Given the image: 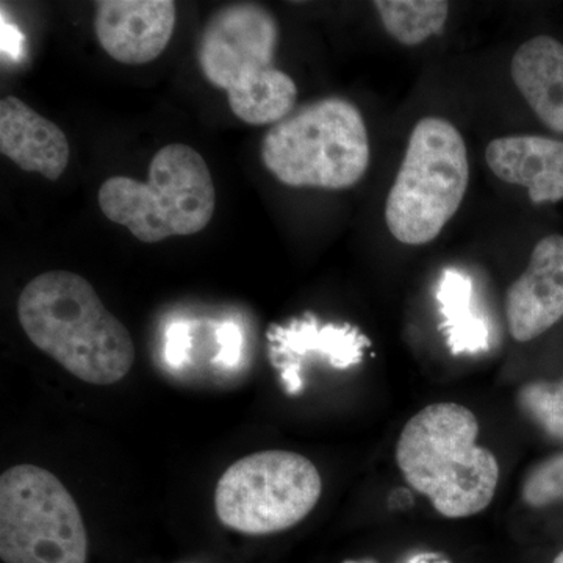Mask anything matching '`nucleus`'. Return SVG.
<instances>
[{"instance_id": "nucleus-19", "label": "nucleus", "mask_w": 563, "mask_h": 563, "mask_svg": "<svg viewBox=\"0 0 563 563\" xmlns=\"http://www.w3.org/2000/svg\"><path fill=\"white\" fill-rule=\"evenodd\" d=\"M192 344L191 325L187 321H173L165 333V362L173 369H180L190 361Z\"/></svg>"}, {"instance_id": "nucleus-7", "label": "nucleus", "mask_w": 563, "mask_h": 563, "mask_svg": "<svg viewBox=\"0 0 563 563\" xmlns=\"http://www.w3.org/2000/svg\"><path fill=\"white\" fill-rule=\"evenodd\" d=\"M0 558L5 563H87L79 507L47 470L18 465L0 477Z\"/></svg>"}, {"instance_id": "nucleus-14", "label": "nucleus", "mask_w": 563, "mask_h": 563, "mask_svg": "<svg viewBox=\"0 0 563 563\" xmlns=\"http://www.w3.org/2000/svg\"><path fill=\"white\" fill-rule=\"evenodd\" d=\"M510 76L539 120L563 133V43L547 35L526 41L510 62Z\"/></svg>"}, {"instance_id": "nucleus-11", "label": "nucleus", "mask_w": 563, "mask_h": 563, "mask_svg": "<svg viewBox=\"0 0 563 563\" xmlns=\"http://www.w3.org/2000/svg\"><path fill=\"white\" fill-rule=\"evenodd\" d=\"M507 324L517 342L550 331L563 318V236H544L533 247L526 272L506 296Z\"/></svg>"}, {"instance_id": "nucleus-18", "label": "nucleus", "mask_w": 563, "mask_h": 563, "mask_svg": "<svg viewBox=\"0 0 563 563\" xmlns=\"http://www.w3.org/2000/svg\"><path fill=\"white\" fill-rule=\"evenodd\" d=\"M521 498L531 507L563 501V453L551 455L526 474Z\"/></svg>"}, {"instance_id": "nucleus-5", "label": "nucleus", "mask_w": 563, "mask_h": 563, "mask_svg": "<svg viewBox=\"0 0 563 563\" xmlns=\"http://www.w3.org/2000/svg\"><path fill=\"white\" fill-rule=\"evenodd\" d=\"M107 220L124 225L143 243L195 235L213 218L217 191L209 166L187 144H168L154 155L150 179L111 177L98 195Z\"/></svg>"}, {"instance_id": "nucleus-17", "label": "nucleus", "mask_w": 563, "mask_h": 563, "mask_svg": "<svg viewBox=\"0 0 563 563\" xmlns=\"http://www.w3.org/2000/svg\"><path fill=\"white\" fill-rule=\"evenodd\" d=\"M521 412L551 439L563 442V377L558 383L536 380L518 390Z\"/></svg>"}, {"instance_id": "nucleus-9", "label": "nucleus", "mask_w": 563, "mask_h": 563, "mask_svg": "<svg viewBox=\"0 0 563 563\" xmlns=\"http://www.w3.org/2000/svg\"><path fill=\"white\" fill-rule=\"evenodd\" d=\"M173 0H99L95 33L99 44L122 65H146L161 57L176 27Z\"/></svg>"}, {"instance_id": "nucleus-12", "label": "nucleus", "mask_w": 563, "mask_h": 563, "mask_svg": "<svg viewBox=\"0 0 563 563\" xmlns=\"http://www.w3.org/2000/svg\"><path fill=\"white\" fill-rule=\"evenodd\" d=\"M485 162L503 181L525 187L533 203L563 201V141L504 136L488 144Z\"/></svg>"}, {"instance_id": "nucleus-2", "label": "nucleus", "mask_w": 563, "mask_h": 563, "mask_svg": "<svg viewBox=\"0 0 563 563\" xmlns=\"http://www.w3.org/2000/svg\"><path fill=\"white\" fill-rule=\"evenodd\" d=\"M479 421L461 404L424 407L404 426L396 463L404 479L446 518L484 512L495 498L499 463L477 444Z\"/></svg>"}, {"instance_id": "nucleus-23", "label": "nucleus", "mask_w": 563, "mask_h": 563, "mask_svg": "<svg viewBox=\"0 0 563 563\" xmlns=\"http://www.w3.org/2000/svg\"><path fill=\"white\" fill-rule=\"evenodd\" d=\"M553 563H563V551L558 555V558L554 559Z\"/></svg>"}, {"instance_id": "nucleus-6", "label": "nucleus", "mask_w": 563, "mask_h": 563, "mask_svg": "<svg viewBox=\"0 0 563 563\" xmlns=\"http://www.w3.org/2000/svg\"><path fill=\"white\" fill-rule=\"evenodd\" d=\"M468 181V151L461 132L443 118H422L385 202L388 231L410 246L431 243L457 213Z\"/></svg>"}, {"instance_id": "nucleus-22", "label": "nucleus", "mask_w": 563, "mask_h": 563, "mask_svg": "<svg viewBox=\"0 0 563 563\" xmlns=\"http://www.w3.org/2000/svg\"><path fill=\"white\" fill-rule=\"evenodd\" d=\"M344 563H376L374 561H347ZM406 563H450L446 558H443L442 554L437 553H420L415 554L412 558L407 559Z\"/></svg>"}, {"instance_id": "nucleus-15", "label": "nucleus", "mask_w": 563, "mask_h": 563, "mask_svg": "<svg viewBox=\"0 0 563 563\" xmlns=\"http://www.w3.org/2000/svg\"><path fill=\"white\" fill-rule=\"evenodd\" d=\"M448 347L454 355L479 354L490 347V325L481 314L468 274L444 269L437 287Z\"/></svg>"}, {"instance_id": "nucleus-21", "label": "nucleus", "mask_w": 563, "mask_h": 563, "mask_svg": "<svg viewBox=\"0 0 563 563\" xmlns=\"http://www.w3.org/2000/svg\"><path fill=\"white\" fill-rule=\"evenodd\" d=\"M21 33L16 27L2 21V52L9 54L11 58H18L21 55Z\"/></svg>"}, {"instance_id": "nucleus-3", "label": "nucleus", "mask_w": 563, "mask_h": 563, "mask_svg": "<svg viewBox=\"0 0 563 563\" xmlns=\"http://www.w3.org/2000/svg\"><path fill=\"white\" fill-rule=\"evenodd\" d=\"M279 25L265 7L233 3L210 18L199 43L203 77L228 92L236 118L251 125L277 124L295 110V80L274 66Z\"/></svg>"}, {"instance_id": "nucleus-10", "label": "nucleus", "mask_w": 563, "mask_h": 563, "mask_svg": "<svg viewBox=\"0 0 563 563\" xmlns=\"http://www.w3.org/2000/svg\"><path fill=\"white\" fill-rule=\"evenodd\" d=\"M269 355L279 369L285 390L298 395L302 390V362L318 358L335 369L358 365L369 340L351 324H320L313 314L274 325L268 332Z\"/></svg>"}, {"instance_id": "nucleus-16", "label": "nucleus", "mask_w": 563, "mask_h": 563, "mask_svg": "<svg viewBox=\"0 0 563 563\" xmlns=\"http://www.w3.org/2000/svg\"><path fill=\"white\" fill-rule=\"evenodd\" d=\"M385 31L404 46H418L444 27L450 3L443 0H377Z\"/></svg>"}, {"instance_id": "nucleus-4", "label": "nucleus", "mask_w": 563, "mask_h": 563, "mask_svg": "<svg viewBox=\"0 0 563 563\" xmlns=\"http://www.w3.org/2000/svg\"><path fill=\"white\" fill-rule=\"evenodd\" d=\"M262 161L287 187L344 190L368 172V131L357 107L342 98L321 99L269 129Z\"/></svg>"}, {"instance_id": "nucleus-13", "label": "nucleus", "mask_w": 563, "mask_h": 563, "mask_svg": "<svg viewBox=\"0 0 563 563\" xmlns=\"http://www.w3.org/2000/svg\"><path fill=\"white\" fill-rule=\"evenodd\" d=\"M0 152L24 172L40 173L52 181L68 168L65 132L16 96L0 101Z\"/></svg>"}, {"instance_id": "nucleus-20", "label": "nucleus", "mask_w": 563, "mask_h": 563, "mask_svg": "<svg viewBox=\"0 0 563 563\" xmlns=\"http://www.w3.org/2000/svg\"><path fill=\"white\" fill-rule=\"evenodd\" d=\"M218 350L214 362L220 363L224 368H235L243 357L244 336L242 328L236 322H221L217 331Z\"/></svg>"}, {"instance_id": "nucleus-8", "label": "nucleus", "mask_w": 563, "mask_h": 563, "mask_svg": "<svg viewBox=\"0 0 563 563\" xmlns=\"http://www.w3.org/2000/svg\"><path fill=\"white\" fill-rule=\"evenodd\" d=\"M320 472L290 451H263L233 463L217 485L214 510L225 528L247 536L287 531L320 501Z\"/></svg>"}, {"instance_id": "nucleus-1", "label": "nucleus", "mask_w": 563, "mask_h": 563, "mask_svg": "<svg viewBox=\"0 0 563 563\" xmlns=\"http://www.w3.org/2000/svg\"><path fill=\"white\" fill-rule=\"evenodd\" d=\"M18 317L29 340L84 383L113 385L131 373V333L79 274H40L21 291Z\"/></svg>"}]
</instances>
